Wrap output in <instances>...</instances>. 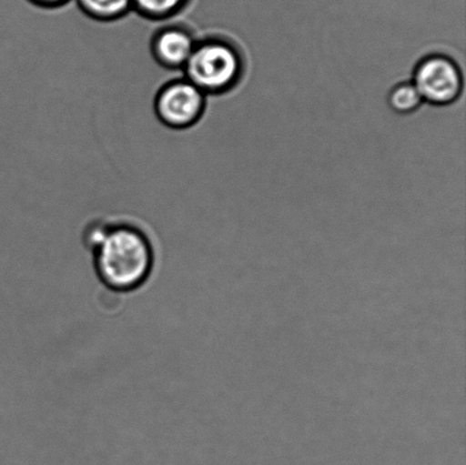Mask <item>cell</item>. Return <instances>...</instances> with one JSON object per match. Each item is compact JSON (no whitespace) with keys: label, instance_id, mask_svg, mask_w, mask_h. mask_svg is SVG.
Listing matches in <instances>:
<instances>
[{"label":"cell","instance_id":"7","mask_svg":"<svg viewBox=\"0 0 466 465\" xmlns=\"http://www.w3.org/2000/svg\"><path fill=\"white\" fill-rule=\"evenodd\" d=\"M191 0H131L132 14L141 20L157 23L170 22L172 18L180 15Z\"/></svg>","mask_w":466,"mask_h":465},{"label":"cell","instance_id":"1","mask_svg":"<svg viewBox=\"0 0 466 465\" xmlns=\"http://www.w3.org/2000/svg\"><path fill=\"white\" fill-rule=\"evenodd\" d=\"M90 250L100 280L116 291L139 288L153 270L152 241L132 222H109Z\"/></svg>","mask_w":466,"mask_h":465},{"label":"cell","instance_id":"4","mask_svg":"<svg viewBox=\"0 0 466 465\" xmlns=\"http://www.w3.org/2000/svg\"><path fill=\"white\" fill-rule=\"evenodd\" d=\"M423 103L445 107L458 102L464 91V76L460 64L450 55L431 53L414 66L412 79Z\"/></svg>","mask_w":466,"mask_h":465},{"label":"cell","instance_id":"8","mask_svg":"<svg viewBox=\"0 0 466 465\" xmlns=\"http://www.w3.org/2000/svg\"><path fill=\"white\" fill-rule=\"evenodd\" d=\"M423 100L412 81H401L392 86L388 94V105L392 112L400 116H409L417 112Z\"/></svg>","mask_w":466,"mask_h":465},{"label":"cell","instance_id":"3","mask_svg":"<svg viewBox=\"0 0 466 465\" xmlns=\"http://www.w3.org/2000/svg\"><path fill=\"white\" fill-rule=\"evenodd\" d=\"M208 106V96L182 75L159 86L153 103L157 120L172 130H188L198 126Z\"/></svg>","mask_w":466,"mask_h":465},{"label":"cell","instance_id":"2","mask_svg":"<svg viewBox=\"0 0 466 465\" xmlns=\"http://www.w3.org/2000/svg\"><path fill=\"white\" fill-rule=\"evenodd\" d=\"M246 59L239 45L223 35L198 38L182 76L208 97L231 93L244 79Z\"/></svg>","mask_w":466,"mask_h":465},{"label":"cell","instance_id":"6","mask_svg":"<svg viewBox=\"0 0 466 465\" xmlns=\"http://www.w3.org/2000/svg\"><path fill=\"white\" fill-rule=\"evenodd\" d=\"M82 15L88 20L111 25L132 14L131 0H73Z\"/></svg>","mask_w":466,"mask_h":465},{"label":"cell","instance_id":"5","mask_svg":"<svg viewBox=\"0 0 466 465\" xmlns=\"http://www.w3.org/2000/svg\"><path fill=\"white\" fill-rule=\"evenodd\" d=\"M198 40L195 32L182 23H162L150 35V55L164 70L182 73Z\"/></svg>","mask_w":466,"mask_h":465},{"label":"cell","instance_id":"9","mask_svg":"<svg viewBox=\"0 0 466 465\" xmlns=\"http://www.w3.org/2000/svg\"><path fill=\"white\" fill-rule=\"evenodd\" d=\"M27 3L35 8L43 11H57L73 3V0H26Z\"/></svg>","mask_w":466,"mask_h":465}]
</instances>
